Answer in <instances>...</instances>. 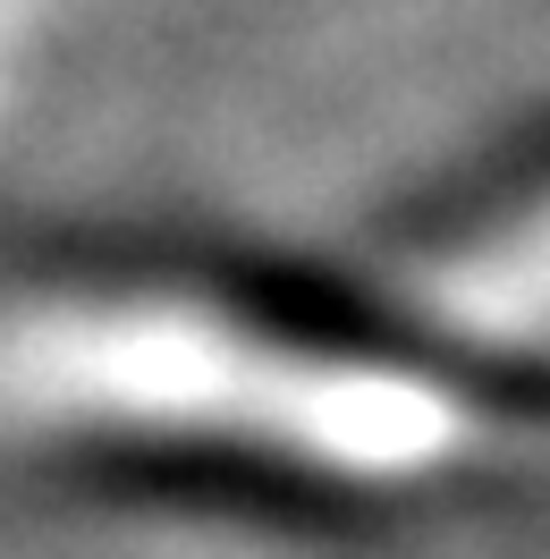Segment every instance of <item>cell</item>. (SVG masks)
Masks as SVG:
<instances>
[{
    "instance_id": "6da1fadb",
    "label": "cell",
    "mask_w": 550,
    "mask_h": 559,
    "mask_svg": "<svg viewBox=\"0 0 550 559\" xmlns=\"http://www.w3.org/2000/svg\"><path fill=\"white\" fill-rule=\"evenodd\" d=\"M0 424L43 450L407 509L491 484L534 390L457 331H407L187 254H76L0 297Z\"/></svg>"
}]
</instances>
